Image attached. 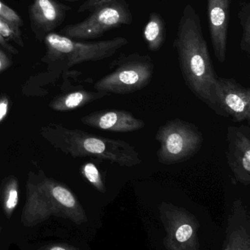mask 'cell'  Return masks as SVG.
<instances>
[{"instance_id": "obj_9", "label": "cell", "mask_w": 250, "mask_h": 250, "mask_svg": "<svg viewBox=\"0 0 250 250\" xmlns=\"http://www.w3.org/2000/svg\"><path fill=\"white\" fill-rule=\"evenodd\" d=\"M227 161L236 182L250 184V127L230 126L227 131Z\"/></svg>"}, {"instance_id": "obj_22", "label": "cell", "mask_w": 250, "mask_h": 250, "mask_svg": "<svg viewBox=\"0 0 250 250\" xmlns=\"http://www.w3.org/2000/svg\"><path fill=\"white\" fill-rule=\"evenodd\" d=\"M9 105H10V101L8 97L5 95L0 98V123L7 117Z\"/></svg>"}, {"instance_id": "obj_23", "label": "cell", "mask_w": 250, "mask_h": 250, "mask_svg": "<svg viewBox=\"0 0 250 250\" xmlns=\"http://www.w3.org/2000/svg\"><path fill=\"white\" fill-rule=\"evenodd\" d=\"M38 250H79L78 248L72 246V245H66V244H51V245H45Z\"/></svg>"}, {"instance_id": "obj_12", "label": "cell", "mask_w": 250, "mask_h": 250, "mask_svg": "<svg viewBox=\"0 0 250 250\" xmlns=\"http://www.w3.org/2000/svg\"><path fill=\"white\" fill-rule=\"evenodd\" d=\"M68 10L55 0H34L29 11L32 31L38 36L51 33L63 23Z\"/></svg>"}, {"instance_id": "obj_10", "label": "cell", "mask_w": 250, "mask_h": 250, "mask_svg": "<svg viewBox=\"0 0 250 250\" xmlns=\"http://www.w3.org/2000/svg\"><path fill=\"white\" fill-rule=\"evenodd\" d=\"M231 0H208V28L214 54L220 63L227 55V34Z\"/></svg>"}, {"instance_id": "obj_1", "label": "cell", "mask_w": 250, "mask_h": 250, "mask_svg": "<svg viewBox=\"0 0 250 250\" xmlns=\"http://www.w3.org/2000/svg\"><path fill=\"white\" fill-rule=\"evenodd\" d=\"M173 46L189 90L215 114L221 116L216 96L218 76L204 38L199 15L190 4H186L182 12Z\"/></svg>"}, {"instance_id": "obj_16", "label": "cell", "mask_w": 250, "mask_h": 250, "mask_svg": "<svg viewBox=\"0 0 250 250\" xmlns=\"http://www.w3.org/2000/svg\"><path fill=\"white\" fill-rule=\"evenodd\" d=\"M239 19L242 28L240 48L243 52L250 55V4L242 2L239 13Z\"/></svg>"}, {"instance_id": "obj_11", "label": "cell", "mask_w": 250, "mask_h": 250, "mask_svg": "<svg viewBox=\"0 0 250 250\" xmlns=\"http://www.w3.org/2000/svg\"><path fill=\"white\" fill-rule=\"evenodd\" d=\"M87 126L112 132H131L145 127L142 120L124 110L110 109L95 111L82 117Z\"/></svg>"}, {"instance_id": "obj_19", "label": "cell", "mask_w": 250, "mask_h": 250, "mask_svg": "<svg viewBox=\"0 0 250 250\" xmlns=\"http://www.w3.org/2000/svg\"><path fill=\"white\" fill-rule=\"evenodd\" d=\"M0 35L6 41H13L21 47L24 46L22 41L20 26L10 21L0 17Z\"/></svg>"}, {"instance_id": "obj_13", "label": "cell", "mask_w": 250, "mask_h": 250, "mask_svg": "<svg viewBox=\"0 0 250 250\" xmlns=\"http://www.w3.org/2000/svg\"><path fill=\"white\" fill-rule=\"evenodd\" d=\"M109 94L103 92H91L88 90H78L70 92L63 96L59 97L51 101L49 106L58 111H70L82 108L87 104L97 100L109 96Z\"/></svg>"}, {"instance_id": "obj_18", "label": "cell", "mask_w": 250, "mask_h": 250, "mask_svg": "<svg viewBox=\"0 0 250 250\" xmlns=\"http://www.w3.org/2000/svg\"><path fill=\"white\" fill-rule=\"evenodd\" d=\"M245 228L231 229L225 250H250V235Z\"/></svg>"}, {"instance_id": "obj_7", "label": "cell", "mask_w": 250, "mask_h": 250, "mask_svg": "<svg viewBox=\"0 0 250 250\" xmlns=\"http://www.w3.org/2000/svg\"><path fill=\"white\" fill-rule=\"evenodd\" d=\"M156 139L159 143L157 158L163 165L187 161L199 152L204 143L198 126L182 119L169 120L161 125Z\"/></svg>"}, {"instance_id": "obj_2", "label": "cell", "mask_w": 250, "mask_h": 250, "mask_svg": "<svg viewBox=\"0 0 250 250\" xmlns=\"http://www.w3.org/2000/svg\"><path fill=\"white\" fill-rule=\"evenodd\" d=\"M26 202L21 222L32 228L51 217L71 220L77 225L88 220L76 195L64 184L47 177L44 172L29 171L26 182Z\"/></svg>"}, {"instance_id": "obj_15", "label": "cell", "mask_w": 250, "mask_h": 250, "mask_svg": "<svg viewBox=\"0 0 250 250\" xmlns=\"http://www.w3.org/2000/svg\"><path fill=\"white\" fill-rule=\"evenodd\" d=\"M19 201V181L15 176H7L3 180L0 188V202L6 218H11Z\"/></svg>"}, {"instance_id": "obj_26", "label": "cell", "mask_w": 250, "mask_h": 250, "mask_svg": "<svg viewBox=\"0 0 250 250\" xmlns=\"http://www.w3.org/2000/svg\"><path fill=\"white\" fill-rule=\"evenodd\" d=\"M66 1H76V0H66Z\"/></svg>"}, {"instance_id": "obj_27", "label": "cell", "mask_w": 250, "mask_h": 250, "mask_svg": "<svg viewBox=\"0 0 250 250\" xmlns=\"http://www.w3.org/2000/svg\"><path fill=\"white\" fill-rule=\"evenodd\" d=\"M1 226H0V232H1Z\"/></svg>"}, {"instance_id": "obj_25", "label": "cell", "mask_w": 250, "mask_h": 250, "mask_svg": "<svg viewBox=\"0 0 250 250\" xmlns=\"http://www.w3.org/2000/svg\"><path fill=\"white\" fill-rule=\"evenodd\" d=\"M0 45H1L3 48H5V49L7 50V51H8L9 52L11 53V54H19V51L16 50V48H15L14 47L10 45V44L8 43V42H7V41H6L1 36V35H0Z\"/></svg>"}, {"instance_id": "obj_4", "label": "cell", "mask_w": 250, "mask_h": 250, "mask_svg": "<svg viewBox=\"0 0 250 250\" xmlns=\"http://www.w3.org/2000/svg\"><path fill=\"white\" fill-rule=\"evenodd\" d=\"M44 42L46 53L43 61L66 67L110 58L129 44V41L123 37L97 42H80L53 32L45 35Z\"/></svg>"}, {"instance_id": "obj_24", "label": "cell", "mask_w": 250, "mask_h": 250, "mask_svg": "<svg viewBox=\"0 0 250 250\" xmlns=\"http://www.w3.org/2000/svg\"><path fill=\"white\" fill-rule=\"evenodd\" d=\"M11 65V61H10L7 54L0 49V73L5 70Z\"/></svg>"}, {"instance_id": "obj_3", "label": "cell", "mask_w": 250, "mask_h": 250, "mask_svg": "<svg viewBox=\"0 0 250 250\" xmlns=\"http://www.w3.org/2000/svg\"><path fill=\"white\" fill-rule=\"evenodd\" d=\"M41 133L54 148L73 157H95L128 167L142 163L135 147L123 140L98 136L52 123L42 127Z\"/></svg>"}, {"instance_id": "obj_21", "label": "cell", "mask_w": 250, "mask_h": 250, "mask_svg": "<svg viewBox=\"0 0 250 250\" xmlns=\"http://www.w3.org/2000/svg\"><path fill=\"white\" fill-rule=\"evenodd\" d=\"M0 17L10 21L19 25V26L23 25L22 19H21L19 14L1 1H0Z\"/></svg>"}, {"instance_id": "obj_17", "label": "cell", "mask_w": 250, "mask_h": 250, "mask_svg": "<svg viewBox=\"0 0 250 250\" xmlns=\"http://www.w3.org/2000/svg\"><path fill=\"white\" fill-rule=\"evenodd\" d=\"M83 177L98 192L104 193L107 191L105 182L98 167L92 163H87L81 167Z\"/></svg>"}, {"instance_id": "obj_20", "label": "cell", "mask_w": 250, "mask_h": 250, "mask_svg": "<svg viewBox=\"0 0 250 250\" xmlns=\"http://www.w3.org/2000/svg\"><path fill=\"white\" fill-rule=\"evenodd\" d=\"M175 239L181 244H185L192 239L194 230L188 223H182L175 229Z\"/></svg>"}, {"instance_id": "obj_5", "label": "cell", "mask_w": 250, "mask_h": 250, "mask_svg": "<svg viewBox=\"0 0 250 250\" xmlns=\"http://www.w3.org/2000/svg\"><path fill=\"white\" fill-rule=\"evenodd\" d=\"M78 12H89L90 15L83 21L63 28L60 35L71 39H95L133 21L126 0H87Z\"/></svg>"}, {"instance_id": "obj_14", "label": "cell", "mask_w": 250, "mask_h": 250, "mask_svg": "<svg viewBox=\"0 0 250 250\" xmlns=\"http://www.w3.org/2000/svg\"><path fill=\"white\" fill-rule=\"evenodd\" d=\"M167 36L166 23L163 16L157 12L150 13L142 30V37L149 51L157 52L164 45Z\"/></svg>"}, {"instance_id": "obj_8", "label": "cell", "mask_w": 250, "mask_h": 250, "mask_svg": "<svg viewBox=\"0 0 250 250\" xmlns=\"http://www.w3.org/2000/svg\"><path fill=\"white\" fill-rule=\"evenodd\" d=\"M216 96L222 117L234 123L250 120V89L232 78L218 76Z\"/></svg>"}, {"instance_id": "obj_6", "label": "cell", "mask_w": 250, "mask_h": 250, "mask_svg": "<svg viewBox=\"0 0 250 250\" xmlns=\"http://www.w3.org/2000/svg\"><path fill=\"white\" fill-rule=\"evenodd\" d=\"M111 73L100 79L94 85L98 92L115 95L134 93L146 87L154 72L152 58L137 52L123 54L113 60Z\"/></svg>"}]
</instances>
